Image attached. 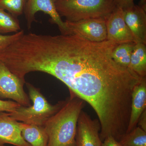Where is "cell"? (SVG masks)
Listing matches in <instances>:
<instances>
[{
  "label": "cell",
  "instance_id": "obj_1",
  "mask_svg": "<svg viewBox=\"0 0 146 146\" xmlns=\"http://www.w3.org/2000/svg\"><path fill=\"white\" fill-rule=\"evenodd\" d=\"M117 44L74 34L53 35L38 59L39 72L62 82L95 110L102 141L108 136L119 140L126 133L132 91L142 78L112 59Z\"/></svg>",
  "mask_w": 146,
  "mask_h": 146
},
{
  "label": "cell",
  "instance_id": "obj_2",
  "mask_svg": "<svg viewBox=\"0 0 146 146\" xmlns=\"http://www.w3.org/2000/svg\"><path fill=\"white\" fill-rule=\"evenodd\" d=\"M70 93L63 106L43 126L48 138L47 146H76L78 121L86 102Z\"/></svg>",
  "mask_w": 146,
  "mask_h": 146
},
{
  "label": "cell",
  "instance_id": "obj_3",
  "mask_svg": "<svg viewBox=\"0 0 146 146\" xmlns=\"http://www.w3.org/2000/svg\"><path fill=\"white\" fill-rule=\"evenodd\" d=\"M59 16L70 22L92 19H106L117 7L115 0H57Z\"/></svg>",
  "mask_w": 146,
  "mask_h": 146
},
{
  "label": "cell",
  "instance_id": "obj_4",
  "mask_svg": "<svg viewBox=\"0 0 146 146\" xmlns=\"http://www.w3.org/2000/svg\"><path fill=\"white\" fill-rule=\"evenodd\" d=\"M26 84L29 99L33 104L29 106H21L13 111L9 113L13 119L17 121L44 126L47 120L61 108L65 101L58 102L55 105L49 103L39 89L29 83Z\"/></svg>",
  "mask_w": 146,
  "mask_h": 146
},
{
  "label": "cell",
  "instance_id": "obj_5",
  "mask_svg": "<svg viewBox=\"0 0 146 146\" xmlns=\"http://www.w3.org/2000/svg\"><path fill=\"white\" fill-rule=\"evenodd\" d=\"M25 83L0 61V99H9L22 106H29V98L24 89Z\"/></svg>",
  "mask_w": 146,
  "mask_h": 146
},
{
  "label": "cell",
  "instance_id": "obj_6",
  "mask_svg": "<svg viewBox=\"0 0 146 146\" xmlns=\"http://www.w3.org/2000/svg\"><path fill=\"white\" fill-rule=\"evenodd\" d=\"M69 34L81 36L93 42H101L107 40L106 20L92 18L77 22L65 21Z\"/></svg>",
  "mask_w": 146,
  "mask_h": 146
},
{
  "label": "cell",
  "instance_id": "obj_7",
  "mask_svg": "<svg viewBox=\"0 0 146 146\" xmlns=\"http://www.w3.org/2000/svg\"><path fill=\"white\" fill-rule=\"evenodd\" d=\"M101 125L98 119H92L83 110L81 111L77 127L76 146H101L100 137Z\"/></svg>",
  "mask_w": 146,
  "mask_h": 146
},
{
  "label": "cell",
  "instance_id": "obj_8",
  "mask_svg": "<svg viewBox=\"0 0 146 146\" xmlns=\"http://www.w3.org/2000/svg\"><path fill=\"white\" fill-rule=\"evenodd\" d=\"M42 11L50 17L53 23L56 24L61 34L68 35V30L65 22L59 16L54 0H27L24 9L28 28H31L32 24L35 21V15L38 11Z\"/></svg>",
  "mask_w": 146,
  "mask_h": 146
},
{
  "label": "cell",
  "instance_id": "obj_9",
  "mask_svg": "<svg viewBox=\"0 0 146 146\" xmlns=\"http://www.w3.org/2000/svg\"><path fill=\"white\" fill-rule=\"evenodd\" d=\"M106 25L107 40L117 44L127 42L135 43L133 35L125 21L124 11L121 7L117 5L106 19Z\"/></svg>",
  "mask_w": 146,
  "mask_h": 146
},
{
  "label": "cell",
  "instance_id": "obj_10",
  "mask_svg": "<svg viewBox=\"0 0 146 146\" xmlns=\"http://www.w3.org/2000/svg\"><path fill=\"white\" fill-rule=\"evenodd\" d=\"M125 21L133 35L135 43L146 45V11L133 5L123 9Z\"/></svg>",
  "mask_w": 146,
  "mask_h": 146
},
{
  "label": "cell",
  "instance_id": "obj_11",
  "mask_svg": "<svg viewBox=\"0 0 146 146\" xmlns=\"http://www.w3.org/2000/svg\"><path fill=\"white\" fill-rule=\"evenodd\" d=\"M8 144L16 146H31L22 137L18 121L8 112H0V146Z\"/></svg>",
  "mask_w": 146,
  "mask_h": 146
},
{
  "label": "cell",
  "instance_id": "obj_12",
  "mask_svg": "<svg viewBox=\"0 0 146 146\" xmlns=\"http://www.w3.org/2000/svg\"><path fill=\"white\" fill-rule=\"evenodd\" d=\"M146 110V78H142L135 86L131 94V106L129 122L127 133L137 126L138 119Z\"/></svg>",
  "mask_w": 146,
  "mask_h": 146
},
{
  "label": "cell",
  "instance_id": "obj_13",
  "mask_svg": "<svg viewBox=\"0 0 146 146\" xmlns=\"http://www.w3.org/2000/svg\"><path fill=\"white\" fill-rule=\"evenodd\" d=\"M22 137L31 146H48V135L43 126L18 121Z\"/></svg>",
  "mask_w": 146,
  "mask_h": 146
},
{
  "label": "cell",
  "instance_id": "obj_14",
  "mask_svg": "<svg viewBox=\"0 0 146 146\" xmlns=\"http://www.w3.org/2000/svg\"><path fill=\"white\" fill-rule=\"evenodd\" d=\"M129 69L141 78L146 77V46L141 43L135 44L131 57Z\"/></svg>",
  "mask_w": 146,
  "mask_h": 146
},
{
  "label": "cell",
  "instance_id": "obj_15",
  "mask_svg": "<svg viewBox=\"0 0 146 146\" xmlns=\"http://www.w3.org/2000/svg\"><path fill=\"white\" fill-rule=\"evenodd\" d=\"M135 44L134 42H127L116 45L112 51V59L119 65L128 68Z\"/></svg>",
  "mask_w": 146,
  "mask_h": 146
},
{
  "label": "cell",
  "instance_id": "obj_16",
  "mask_svg": "<svg viewBox=\"0 0 146 146\" xmlns=\"http://www.w3.org/2000/svg\"><path fill=\"white\" fill-rule=\"evenodd\" d=\"M119 143L121 146H146V131L136 126L125 134Z\"/></svg>",
  "mask_w": 146,
  "mask_h": 146
},
{
  "label": "cell",
  "instance_id": "obj_17",
  "mask_svg": "<svg viewBox=\"0 0 146 146\" xmlns=\"http://www.w3.org/2000/svg\"><path fill=\"white\" fill-rule=\"evenodd\" d=\"M19 21L15 16L0 8V34L21 31Z\"/></svg>",
  "mask_w": 146,
  "mask_h": 146
},
{
  "label": "cell",
  "instance_id": "obj_18",
  "mask_svg": "<svg viewBox=\"0 0 146 146\" xmlns=\"http://www.w3.org/2000/svg\"><path fill=\"white\" fill-rule=\"evenodd\" d=\"M27 0H0V8L17 17L23 13Z\"/></svg>",
  "mask_w": 146,
  "mask_h": 146
},
{
  "label": "cell",
  "instance_id": "obj_19",
  "mask_svg": "<svg viewBox=\"0 0 146 146\" xmlns=\"http://www.w3.org/2000/svg\"><path fill=\"white\" fill-rule=\"evenodd\" d=\"M24 34V31L21 30L11 35L0 34V56L11 45L21 38Z\"/></svg>",
  "mask_w": 146,
  "mask_h": 146
},
{
  "label": "cell",
  "instance_id": "obj_20",
  "mask_svg": "<svg viewBox=\"0 0 146 146\" xmlns=\"http://www.w3.org/2000/svg\"><path fill=\"white\" fill-rule=\"evenodd\" d=\"M21 105L13 101H4L0 99V112H13Z\"/></svg>",
  "mask_w": 146,
  "mask_h": 146
},
{
  "label": "cell",
  "instance_id": "obj_21",
  "mask_svg": "<svg viewBox=\"0 0 146 146\" xmlns=\"http://www.w3.org/2000/svg\"><path fill=\"white\" fill-rule=\"evenodd\" d=\"M101 146H121L118 141L112 137L108 136L103 141Z\"/></svg>",
  "mask_w": 146,
  "mask_h": 146
},
{
  "label": "cell",
  "instance_id": "obj_22",
  "mask_svg": "<svg viewBox=\"0 0 146 146\" xmlns=\"http://www.w3.org/2000/svg\"><path fill=\"white\" fill-rule=\"evenodd\" d=\"M115 1L117 5L121 7L123 9L134 4L133 0H115Z\"/></svg>",
  "mask_w": 146,
  "mask_h": 146
},
{
  "label": "cell",
  "instance_id": "obj_23",
  "mask_svg": "<svg viewBox=\"0 0 146 146\" xmlns=\"http://www.w3.org/2000/svg\"><path fill=\"white\" fill-rule=\"evenodd\" d=\"M137 126L146 131V110L142 113L138 119Z\"/></svg>",
  "mask_w": 146,
  "mask_h": 146
},
{
  "label": "cell",
  "instance_id": "obj_24",
  "mask_svg": "<svg viewBox=\"0 0 146 146\" xmlns=\"http://www.w3.org/2000/svg\"><path fill=\"white\" fill-rule=\"evenodd\" d=\"M138 5L146 11V0H141Z\"/></svg>",
  "mask_w": 146,
  "mask_h": 146
},
{
  "label": "cell",
  "instance_id": "obj_25",
  "mask_svg": "<svg viewBox=\"0 0 146 146\" xmlns=\"http://www.w3.org/2000/svg\"><path fill=\"white\" fill-rule=\"evenodd\" d=\"M54 1L55 2V1H57V0H54Z\"/></svg>",
  "mask_w": 146,
  "mask_h": 146
}]
</instances>
